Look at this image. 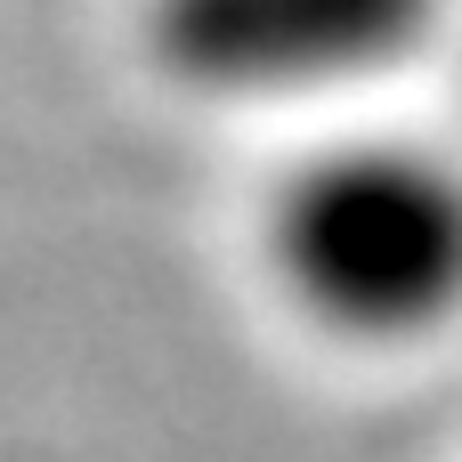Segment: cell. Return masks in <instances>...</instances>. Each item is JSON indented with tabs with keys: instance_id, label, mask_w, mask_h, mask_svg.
<instances>
[{
	"instance_id": "obj_1",
	"label": "cell",
	"mask_w": 462,
	"mask_h": 462,
	"mask_svg": "<svg viewBox=\"0 0 462 462\" xmlns=\"http://www.w3.org/2000/svg\"><path fill=\"white\" fill-rule=\"evenodd\" d=\"M268 260L325 333H447L462 317V162L406 138L325 146L276 187Z\"/></svg>"
},
{
	"instance_id": "obj_2",
	"label": "cell",
	"mask_w": 462,
	"mask_h": 462,
	"mask_svg": "<svg viewBox=\"0 0 462 462\" xmlns=\"http://www.w3.org/2000/svg\"><path fill=\"white\" fill-rule=\"evenodd\" d=\"M447 0H162L154 57L203 97H284L398 65Z\"/></svg>"
}]
</instances>
